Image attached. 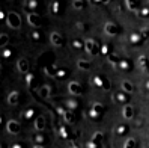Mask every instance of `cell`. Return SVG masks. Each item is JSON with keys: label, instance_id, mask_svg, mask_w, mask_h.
Wrapping results in <instances>:
<instances>
[{"label": "cell", "instance_id": "2", "mask_svg": "<svg viewBox=\"0 0 149 148\" xmlns=\"http://www.w3.org/2000/svg\"><path fill=\"white\" fill-rule=\"evenodd\" d=\"M6 130H8V132H9L11 135H18V133L21 132L20 123H18V121H14V119H11L9 123H8V126H6Z\"/></svg>", "mask_w": 149, "mask_h": 148}, {"label": "cell", "instance_id": "1", "mask_svg": "<svg viewBox=\"0 0 149 148\" xmlns=\"http://www.w3.org/2000/svg\"><path fill=\"white\" fill-rule=\"evenodd\" d=\"M6 23L12 29H20L21 27V18H20V15L17 12H9L8 14L6 15Z\"/></svg>", "mask_w": 149, "mask_h": 148}, {"label": "cell", "instance_id": "29", "mask_svg": "<svg viewBox=\"0 0 149 148\" xmlns=\"http://www.w3.org/2000/svg\"><path fill=\"white\" fill-rule=\"evenodd\" d=\"M33 38H35V39H38V38H39V33L35 32V33H33Z\"/></svg>", "mask_w": 149, "mask_h": 148}, {"label": "cell", "instance_id": "19", "mask_svg": "<svg viewBox=\"0 0 149 148\" xmlns=\"http://www.w3.org/2000/svg\"><path fill=\"white\" fill-rule=\"evenodd\" d=\"M53 12H54V14L59 12V3H53Z\"/></svg>", "mask_w": 149, "mask_h": 148}, {"label": "cell", "instance_id": "14", "mask_svg": "<svg viewBox=\"0 0 149 148\" xmlns=\"http://www.w3.org/2000/svg\"><path fill=\"white\" fill-rule=\"evenodd\" d=\"M32 115H33V109H29L27 112H24V115H23V116H24L26 119H29V118H32Z\"/></svg>", "mask_w": 149, "mask_h": 148}, {"label": "cell", "instance_id": "12", "mask_svg": "<svg viewBox=\"0 0 149 148\" xmlns=\"http://www.w3.org/2000/svg\"><path fill=\"white\" fill-rule=\"evenodd\" d=\"M78 65H80V68H83V69H89L91 68V64L89 62H83V60H80Z\"/></svg>", "mask_w": 149, "mask_h": 148}, {"label": "cell", "instance_id": "5", "mask_svg": "<svg viewBox=\"0 0 149 148\" xmlns=\"http://www.w3.org/2000/svg\"><path fill=\"white\" fill-rule=\"evenodd\" d=\"M39 17L36 15V14H27V21L32 24V26H35V27H36V26H39Z\"/></svg>", "mask_w": 149, "mask_h": 148}, {"label": "cell", "instance_id": "6", "mask_svg": "<svg viewBox=\"0 0 149 148\" xmlns=\"http://www.w3.org/2000/svg\"><path fill=\"white\" fill-rule=\"evenodd\" d=\"M51 42H53L54 46H62V38H60V35L57 32L51 33Z\"/></svg>", "mask_w": 149, "mask_h": 148}, {"label": "cell", "instance_id": "21", "mask_svg": "<svg viewBox=\"0 0 149 148\" xmlns=\"http://www.w3.org/2000/svg\"><path fill=\"white\" fill-rule=\"evenodd\" d=\"M74 46H75V47H81V41L75 39V41H74Z\"/></svg>", "mask_w": 149, "mask_h": 148}, {"label": "cell", "instance_id": "4", "mask_svg": "<svg viewBox=\"0 0 149 148\" xmlns=\"http://www.w3.org/2000/svg\"><path fill=\"white\" fill-rule=\"evenodd\" d=\"M17 65H18V71L20 73H29V60L26 58H21Z\"/></svg>", "mask_w": 149, "mask_h": 148}, {"label": "cell", "instance_id": "27", "mask_svg": "<svg viewBox=\"0 0 149 148\" xmlns=\"http://www.w3.org/2000/svg\"><path fill=\"white\" fill-rule=\"evenodd\" d=\"M30 83H32V76L29 74V76H27V85H30Z\"/></svg>", "mask_w": 149, "mask_h": 148}, {"label": "cell", "instance_id": "9", "mask_svg": "<svg viewBox=\"0 0 149 148\" xmlns=\"http://www.w3.org/2000/svg\"><path fill=\"white\" fill-rule=\"evenodd\" d=\"M69 91H71L72 94H81V86L78 83H71L69 85Z\"/></svg>", "mask_w": 149, "mask_h": 148}, {"label": "cell", "instance_id": "24", "mask_svg": "<svg viewBox=\"0 0 149 148\" xmlns=\"http://www.w3.org/2000/svg\"><path fill=\"white\" fill-rule=\"evenodd\" d=\"M35 141H36L38 144H42V136H36V137H35Z\"/></svg>", "mask_w": 149, "mask_h": 148}, {"label": "cell", "instance_id": "16", "mask_svg": "<svg viewBox=\"0 0 149 148\" xmlns=\"http://www.w3.org/2000/svg\"><path fill=\"white\" fill-rule=\"evenodd\" d=\"M125 132H127V126H119V128L116 130V133H119V135L120 133H125Z\"/></svg>", "mask_w": 149, "mask_h": 148}, {"label": "cell", "instance_id": "33", "mask_svg": "<svg viewBox=\"0 0 149 148\" xmlns=\"http://www.w3.org/2000/svg\"><path fill=\"white\" fill-rule=\"evenodd\" d=\"M0 148H2V145H0Z\"/></svg>", "mask_w": 149, "mask_h": 148}, {"label": "cell", "instance_id": "32", "mask_svg": "<svg viewBox=\"0 0 149 148\" xmlns=\"http://www.w3.org/2000/svg\"><path fill=\"white\" fill-rule=\"evenodd\" d=\"M0 71H2V67H0Z\"/></svg>", "mask_w": 149, "mask_h": 148}, {"label": "cell", "instance_id": "17", "mask_svg": "<svg viewBox=\"0 0 149 148\" xmlns=\"http://www.w3.org/2000/svg\"><path fill=\"white\" fill-rule=\"evenodd\" d=\"M11 55H12L11 50H3V51H2V56H3V58H9Z\"/></svg>", "mask_w": 149, "mask_h": 148}, {"label": "cell", "instance_id": "7", "mask_svg": "<svg viewBox=\"0 0 149 148\" xmlns=\"http://www.w3.org/2000/svg\"><path fill=\"white\" fill-rule=\"evenodd\" d=\"M44 127H45V119H44V116H38L36 121H35V128H36V130H42Z\"/></svg>", "mask_w": 149, "mask_h": 148}, {"label": "cell", "instance_id": "23", "mask_svg": "<svg viewBox=\"0 0 149 148\" xmlns=\"http://www.w3.org/2000/svg\"><path fill=\"white\" fill-rule=\"evenodd\" d=\"M87 148H98V147H96V144H93V142H89L87 144Z\"/></svg>", "mask_w": 149, "mask_h": 148}, {"label": "cell", "instance_id": "28", "mask_svg": "<svg viewBox=\"0 0 149 148\" xmlns=\"http://www.w3.org/2000/svg\"><path fill=\"white\" fill-rule=\"evenodd\" d=\"M11 148H23V147H21V145H20V144H14V145H12V147H11Z\"/></svg>", "mask_w": 149, "mask_h": 148}, {"label": "cell", "instance_id": "26", "mask_svg": "<svg viewBox=\"0 0 149 148\" xmlns=\"http://www.w3.org/2000/svg\"><path fill=\"white\" fill-rule=\"evenodd\" d=\"M142 14H143V15H148V14H149V9H148V8H145V9L142 11Z\"/></svg>", "mask_w": 149, "mask_h": 148}, {"label": "cell", "instance_id": "8", "mask_svg": "<svg viewBox=\"0 0 149 148\" xmlns=\"http://www.w3.org/2000/svg\"><path fill=\"white\" fill-rule=\"evenodd\" d=\"M106 32H107L109 35H116V33L119 32V29L116 27L115 24H107V26H106Z\"/></svg>", "mask_w": 149, "mask_h": 148}, {"label": "cell", "instance_id": "31", "mask_svg": "<svg viewBox=\"0 0 149 148\" xmlns=\"http://www.w3.org/2000/svg\"><path fill=\"white\" fill-rule=\"evenodd\" d=\"M0 124H2V116H0Z\"/></svg>", "mask_w": 149, "mask_h": 148}, {"label": "cell", "instance_id": "20", "mask_svg": "<svg viewBox=\"0 0 149 148\" xmlns=\"http://www.w3.org/2000/svg\"><path fill=\"white\" fill-rule=\"evenodd\" d=\"M26 5H29V8H36V2H26Z\"/></svg>", "mask_w": 149, "mask_h": 148}, {"label": "cell", "instance_id": "13", "mask_svg": "<svg viewBox=\"0 0 149 148\" xmlns=\"http://www.w3.org/2000/svg\"><path fill=\"white\" fill-rule=\"evenodd\" d=\"M122 86H124V88L127 89V92H131V91H134V89H133V86H131V85H130L128 82H124V83H122Z\"/></svg>", "mask_w": 149, "mask_h": 148}, {"label": "cell", "instance_id": "3", "mask_svg": "<svg viewBox=\"0 0 149 148\" xmlns=\"http://www.w3.org/2000/svg\"><path fill=\"white\" fill-rule=\"evenodd\" d=\"M18 100H20V92L18 91H12L9 95H8V104H11V106L18 104Z\"/></svg>", "mask_w": 149, "mask_h": 148}, {"label": "cell", "instance_id": "25", "mask_svg": "<svg viewBox=\"0 0 149 148\" xmlns=\"http://www.w3.org/2000/svg\"><path fill=\"white\" fill-rule=\"evenodd\" d=\"M118 100H122V101H124V100H125V95H124V94H120V95H118Z\"/></svg>", "mask_w": 149, "mask_h": 148}, {"label": "cell", "instance_id": "30", "mask_svg": "<svg viewBox=\"0 0 149 148\" xmlns=\"http://www.w3.org/2000/svg\"><path fill=\"white\" fill-rule=\"evenodd\" d=\"M35 148H42V147H41V145H36V147H35Z\"/></svg>", "mask_w": 149, "mask_h": 148}, {"label": "cell", "instance_id": "18", "mask_svg": "<svg viewBox=\"0 0 149 148\" xmlns=\"http://www.w3.org/2000/svg\"><path fill=\"white\" fill-rule=\"evenodd\" d=\"M140 39H142V38H140L139 35H133V36H131V41H133V44H134V42H136V44H139L137 41H140Z\"/></svg>", "mask_w": 149, "mask_h": 148}, {"label": "cell", "instance_id": "15", "mask_svg": "<svg viewBox=\"0 0 149 148\" xmlns=\"http://www.w3.org/2000/svg\"><path fill=\"white\" fill-rule=\"evenodd\" d=\"M134 145H136L134 139H128V141H127V145H125V148H133Z\"/></svg>", "mask_w": 149, "mask_h": 148}, {"label": "cell", "instance_id": "11", "mask_svg": "<svg viewBox=\"0 0 149 148\" xmlns=\"http://www.w3.org/2000/svg\"><path fill=\"white\" fill-rule=\"evenodd\" d=\"M124 112H125V118L130 119L131 116H133V115H131V114H133V107H131L130 104H127V106H125V110H124Z\"/></svg>", "mask_w": 149, "mask_h": 148}, {"label": "cell", "instance_id": "22", "mask_svg": "<svg viewBox=\"0 0 149 148\" xmlns=\"http://www.w3.org/2000/svg\"><path fill=\"white\" fill-rule=\"evenodd\" d=\"M6 15H8V14H5L3 11H0V20H6V18H5Z\"/></svg>", "mask_w": 149, "mask_h": 148}, {"label": "cell", "instance_id": "10", "mask_svg": "<svg viewBox=\"0 0 149 148\" xmlns=\"http://www.w3.org/2000/svg\"><path fill=\"white\" fill-rule=\"evenodd\" d=\"M8 42H9V36H8L6 33H2V35H0V48L6 47Z\"/></svg>", "mask_w": 149, "mask_h": 148}]
</instances>
